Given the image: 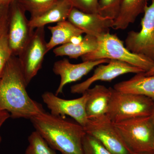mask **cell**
<instances>
[{"label":"cell","instance_id":"1","mask_svg":"<svg viewBox=\"0 0 154 154\" xmlns=\"http://www.w3.org/2000/svg\"><path fill=\"white\" fill-rule=\"evenodd\" d=\"M19 59L11 57L0 78V110L14 119H30L45 112L42 105L30 98Z\"/></svg>","mask_w":154,"mask_h":154},{"label":"cell","instance_id":"2","mask_svg":"<svg viewBox=\"0 0 154 154\" xmlns=\"http://www.w3.org/2000/svg\"><path fill=\"white\" fill-rule=\"evenodd\" d=\"M30 120L35 131L54 149L62 154H83L82 141L86 132L75 121L45 111Z\"/></svg>","mask_w":154,"mask_h":154},{"label":"cell","instance_id":"3","mask_svg":"<svg viewBox=\"0 0 154 154\" xmlns=\"http://www.w3.org/2000/svg\"><path fill=\"white\" fill-rule=\"evenodd\" d=\"M97 48L93 52L81 57L83 62L102 59L124 62L146 72L154 66V62L145 57L131 52L123 42L110 32L98 38Z\"/></svg>","mask_w":154,"mask_h":154},{"label":"cell","instance_id":"4","mask_svg":"<svg viewBox=\"0 0 154 154\" xmlns=\"http://www.w3.org/2000/svg\"><path fill=\"white\" fill-rule=\"evenodd\" d=\"M154 100L143 95L122 93L112 88V96L106 115L113 123L151 116Z\"/></svg>","mask_w":154,"mask_h":154},{"label":"cell","instance_id":"5","mask_svg":"<svg viewBox=\"0 0 154 154\" xmlns=\"http://www.w3.org/2000/svg\"><path fill=\"white\" fill-rule=\"evenodd\" d=\"M114 124L133 153L154 152V121L152 115L130 119Z\"/></svg>","mask_w":154,"mask_h":154},{"label":"cell","instance_id":"6","mask_svg":"<svg viewBox=\"0 0 154 154\" xmlns=\"http://www.w3.org/2000/svg\"><path fill=\"white\" fill-rule=\"evenodd\" d=\"M143 14L140 31L128 32L125 46L131 52L145 57L154 62V0L146 6Z\"/></svg>","mask_w":154,"mask_h":154},{"label":"cell","instance_id":"7","mask_svg":"<svg viewBox=\"0 0 154 154\" xmlns=\"http://www.w3.org/2000/svg\"><path fill=\"white\" fill-rule=\"evenodd\" d=\"M44 27L36 28L19 55V60L27 85L41 68L48 53Z\"/></svg>","mask_w":154,"mask_h":154},{"label":"cell","instance_id":"8","mask_svg":"<svg viewBox=\"0 0 154 154\" xmlns=\"http://www.w3.org/2000/svg\"><path fill=\"white\" fill-rule=\"evenodd\" d=\"M84 128L86 133L96 138L111 154H134L107 115L89 119Z\"/></svg>","mask_w":154,"mask_h":154},{"label":"cell","instance_id":"9","mask_svg":"<svg viewBox=\"0 0 154 154\" xmlns=\"http://www.w3.org/2000/svg\"><path fill=\"white\" fill-rule=\"evenodd\" d=\"M42 100L53 115L66 117L69 116L84 127L88 119L86 111L88 94L85 91L82 96L77 99H61L51 92H45L42 96Z\"/></svg>","mask_w":154,"mask_h":154},{"label":"cell","instance_id":"10","mask_svg":"<svg viewBox=\"0 0 154 154\" xmlns=\"http://www.w3.org/2000/svg\"><path fill=\"white\" fill-rule=\"evenodd\" d=\"M8 29L9 44L13 55H19L34 33L25 16V11L15 0Z\"/></svg>","mask_w":154,"mask_h":154},{"label":"cell","instance_id":"11","mask_svg":"<svg viewBox=\"0 0 154 154\" xmlns=\"http://www.w3.org/2000/svg\"><path fill=\"white\" fill-rule=\"evenodd\" d=\"M145 72L143 70L121 61L110 60L107 64H101L96 67L94 74L82 82L71 87L72 94H83L91 85L101 81L110 82L117 77L128 73L138 74Z\"/></svg>","mask_w":154,"mask_h":154},{"label":"cell","instance_id":"12","mask_svg":"<svg viewBox=\"0 0 154 154\" xmlns=\"http://www.w3.org/2000/svg\"><path fill=\"white\" fill-rule=\"evenodd\" d=\"M110 60L102 59L94 61H87L82 63L72 64L68 60L64 59L54 63L53 71L60 78L59 86L55 95L63 93L64 87L67 84L79 81L96 66L101 64L108 63Z\"/></svg>","mask_w":154,"mask_h":154},{"label":"cell","instance_id":"13","mask_svg":"<svg viewBox=\"0 0 154 154\" xmlns=\"http://www.w3.org/2000/svg\"><path fill=\"white\" fill-rule=\"evenodd\" d=\"M67 20L86 34L99 38L110 32L114 20L102 17L98 13H87L72 8Z\"/></svg>","mask_w":154,"mask_h":154},{"label":"cell","instance_id":"14","mask_svg":"<svg viewBox=\"0 0 154 154\" xmlns=\"http://www.w3.org/2000/svg\"><path fill=\"white\" fill-rule=\"evenodd\" d=\"M112 88L96 85L86 91L88 94L86 111L88 119L106 115L112 96Z\"/></svg>","mask_w":154,"mask_h":154},{"label":"cell","instance_id":"15","mask_svg":"<svg viewBox=\"0 0 154 154\" xmlns=\"http://www.w3.org/2000/svg\"><path fill=\"white\" fill-rule=\"evenodd\" d=\"M72 8L67 0H58L42 14L30 18L29 24L34 29L44 27L48 24L63 22L67 20Z\"/></svg>","mask_w":154,"mask_h":154},{"label":"cell","instance_id":"16","mask_svg":"<svg viewBox=\"0 0 154 154\" xmlns=\"http://www.w3.org/2000/svg\"><path fill=\"white\" fill-rule=\"evenodd\" d=\"M144 73L117 83L113 88L122 93L143 95L154 100V76H146Z\"/></svg>","mask_w":154,"mask_h":154},{"label":"cell","instance_id":"17","mask_svg":"<svg viewBox=\"0 0 154 154\" xmlns=\"http://www.w3.org/2000/svg\"><path fill=\"white\" fill-rule=\"evenodd\" d=\"M149 0H123L119 13L114 20L113 29L125 30L144 13Z\"/></svg>","mask_w":154,"mask_h":154},{"label":"cell","instance_id":"18","mask_svg":"<svg viewBox=\"0 0 154 154\" xmlns=\"http://www.w3.org/2000/svg\"><path fill=\"white\" fill-rule=\"evenodd\" d=\"M98 38L86 34L79 44L70 43L63 45L53 50L56 56H68L71 59H78L93 52L98 46Z\"/></svg>","mask_w":154,"mask_h":154},{"label":"cell","instance_id":"19","mask_svg":"<svg viewBox=\"0 0 154 154\" xmlns=\"http://www.w3.org/2000/svg\"><path fill=\"white\" fill-rule=\"evenodd\" d=\"M48 28L51 33L50 39L46 45L48 52L57 45L69 43L73 36L82 35L84 33L82 30L67 20L58 22L55 26H49Z\"/></svg>","mask_w":154,"mask_h":154},{"label":"cell","instance_id":"20","mask_svg":"<svg viewBox=\"0 0 154 154\" xmlns=\"http://www.w3.org/2000/svg\"><path fill=\"white\" fill-rule=\"evenodd\" d=\"M28 145L24 154H57L46 141L36 131L28 138Z\"/></svg>","mask_w":154,"mask_h":154},{"label":"cell","instance_id":"21","mask_svg":"<svg viewBox=\"0 0 154 154\" xmlns=\"http://www.w3.org/2000/svg\"><path fill=\"white\" fill-rule=\"evenodd\" d=\"M25 11H28L31 18L42 14L58 0H17Z\"/></svg>","mask_w":154,"mask_h":154},{"label":"cell","instance_id":"22","mask_svg":"<svg viewBox=\"0 0 154 154\" xmlns=\"http://www.w3.org/2000/svg\"><path fill=\"white\" fill-rule=\"evenodd\" d=\"M123 0H98V13L102 17L115 20Z\"/></svg>","mask_w":154,"mask_h":154},{"label":"cell","instance_id":"23","mask_svg":"<svg viewBox=\"0 0 154 154\" xmlns=\"http://www.w3.org/2000/svg\"><path fill=\"white\" fill-rule=\"evenodd\" d=\"M82 145L83 154H111L98 139L86 133Z\"/></svg>","mask_w":154,"mask_h":154},{"label":"cell","instance_id":"24","mask_svg":"<svg viewBox=\"0 0 154 154\" xmlns=\"http://www.w3.org/2000/svg\"><path fill=\"white\" fill-rule=\"evenodd\" d=\"M7 26L0 34V78L6 64L13 55L9 44Z\"/></svg>","mask_w":154,"mask_h":154},{"label":"cell","instance_id":"25","mask_svg":"<svg viewBox=\"0 0 154 154\" xmlns=\"http://www.w3.org/2000/svg\"><path fill=\"white\" fill-rule=\"evenodd\" d=\"M72 8L87 13H98V0H67Z\"/></svg>","mask_w":154,"mask_h":154},{"label":"cell","instance_id":"26","mask_svg":"<svg viewBox=\"0 0 154 154\" xmlns=\"http://www.w3.org/2000/svg\"><path fill=\"white\" fill-rule=\"evenodd\" d=\"M8 7L0 4V34L7 26V8Z\"/></svg>","mask_w":154,"mask_h":154},{"label":"cell","instance_id":"27","mask_svg":"<svg viewBox=\"0 0 154 154\" xmlns=\"http://www.w3.org/2000/svg\"><path fill=\"white\" fill-rule=\"evenodd\" d=\"M11 117V115L6 110H0V130L4 123ZM2 140V136L0 134V143Z\"/></svg>","mask_w":154,"mask_h":154},{"label":"cell","instance_id":"28","mask_svg":"<svg viewBox=\"0 0 154 154\" xmlns=\"http://www.w3.org/2000/svg\"><path fill=\"white\" fill-rule=\"evenodd\" d=\"M83 39V37L82 35L74 36L71 38L69 43L74 45L79 44L82 41Z\"/></svg>","mask_w":154,"mask_h":154},{"label":"cell","instance_id":"29","mask_svg":"<svg viewBox=\"0 0 154 154\" xmlns=\"http://www.w3.org/2000/svg\"><path fill=\"white\" fill-rule=\"evenodd\" d=\"M15 0H0V4L3 5L8 6Z\"/></svg>","mask_w":154,"mask_h":154},{"label":"cell","instance_id":"30","mask_svg":"<svg viewBox=\"0 0 154 154\" xmlns=\"http://www.w3.org/2000/svg\"><path fill=\"white\" fill-rule=\"evenodd\" d=\"M146 76H154V66L148 71L144 73Z\"/></svg>","mask_w":154,"mask_h":154},{"label":"cell","instance_id":"31","mask_svg":"<svg viewBox=\"0 0 154 154\" xmlns=\"http://www.w3.org/2000/svg\"><path fill=\"white\" fill-rule=\"evenodd\" d=\"M133 154H154V152H153L139 153H134Z\"/></svg>","mask_w":154,"mask_h":154},{"label":"cell","instance_id":"32","mask_svg":"<svg viewBox=\"0 0 154 154\" xmlns=\"http://www.w3.org/2000/svg\"><path fill=\"white\" fill-rule=\"evenodd\" d=\"M152 117L154 121V110L153 111V113L152 114Z\"/></svg>","mask_w":154,"mask_h":154}]
</instances>
